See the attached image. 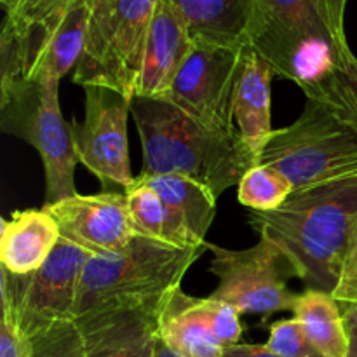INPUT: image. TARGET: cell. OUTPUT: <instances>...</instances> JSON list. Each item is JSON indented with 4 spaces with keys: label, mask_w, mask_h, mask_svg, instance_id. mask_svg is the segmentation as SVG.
I'll return each mask as SVG.
<instances>
[{
    "label": "cell",
    "mask_w": 357,
    "mask_h": 357,
    "mask_svg": "<svg viewBox=\"0 0 357 357\" xmlns=\"http://www.w3.org/2000/svg\"><path fill=\"white\" fill-rule=\"evenodd\" d=\"M204 298L174 289L159 310L157 335L183 357H222L223 345L209 331L204 317Z\"/></svg>",
    "instance_id": "obj_19"
},
{
    "label": "cell",
    "mask_w": 357,
    "mask_h": 357,
    "mask_svg": "<svg viewBox=\"0 0 357 357\" xmlns=\"http://www.w3.org/2000/svg\"><path fill=\"white\" fill-rule=\"evenodd\" d=\"M160 307H121L77 317L84 357H149Z\"/></svg>",
    "instance_id": "obj_14"
},
{
    "label": "cell",
    "mask_w": 357,
    "mask_h": 357,
    "mask_svg": "<svg viewBox=\"0 0 357 357\" xmlns=\"http://www.w3.org/2000/svg\"><path fill=\"white\" fill-rule=\"evenodd\" d=\"M202 307H204L206 323H208V328L213 337L223 347L239 344L244 331L243 323H241L243 314L237 309H234L232 305H229V303L218 302V300L213 298H204Z\"/></svg>",
    "instance_id": "obj_25"
},
{
    "label": "cell",
    "mask_w": 357,
    "mask_h": 357,
    "mask_svg": "<svg viewBox=\"0 0 357 357\" xmlns=\"http://www.w3.org/2000/svg\"><path fill=\"white\" fill-rule=\"evenodd\" d=\"M248 45L302 89L356 58L319 0H253Z\"/></svg>",
    "instance_id": "obj_4"
},
{
    "label": "cell",
    "mask_w": 357,
    "mask_h": 357,
    "mask_svg": "<svg viewBox=\"0 0 357 357\" xmlns=\"http://www.w3.org/2000/svg\"><path fill=\"white\" fill-rule=\"evenodd\" d=\"M124 194L139 236L176 248H199L206 244L187 229L180 216L150 187L135 181Z\"/></svg>",
    "instance_id": "obj_22"
},
{
    "label": "cell",
    "mask_w": 357,
    "mask_h": 357,
    "mask_svg": "<svg viewBox=\"0 0 357 357\" xmlns=\"http://www.w3.org/2000/svg\"><path fill=\"white\" fill-rule=\"evenodd\" d=\"M340 307L349 335L347 357H357V305L356 303H340Z\"/></svg>",
    "instance_id": "obj_30"
},
{
    "label": "cell",
    "mask_w": 357,
    "mask_h": 357,
    "mask_svg": "<svg viewBox=\"0 0 357 357\" xmlns=\"http://www.w3.org/2000/svg\"><path fill=\"white\" fill-rule=\"evenodd\" d=\"M349 0H319L328 21L331 23L333 30L340 37H345V9H347Z\"/></svg>",
    "instance_id": "obj_29"
},
{
    "label": "cell",
    "mask_w": 357,
    "mask_h": 357,
    "mask_svg": "<svg viewBox=\"0 0 357 357\" xmlns=\"http://www.w3.org/2000/svg\"><path fill=\"white\" fill-rule=\"evenodd\" d=\"M265 345L281 357H319L307 340L305 331L296 317L275 321Z\"/></svg>",
    "instance_id": "obj_26"
},
{
    "label": "cell",
    "mask_w": 357,
    "mask_h": 357,
    "mask_svg": "<svg viewBox=\"0 0 357 357\" xmlns=\"http://www.w3.org/2000/svg\"><path fill=\"white\" fill-rule=\"evenodd\" d=\"M93 253L59 239L44 265L30 275H2V316L16 321L24 335L35 337L54 324L75 319L84 267Z\"/></svg>",
    "instance_id": "obj_8"
},
{
    "label": "cell",
    "mask_w": 357,
    "mask_h": 357,
    "mask_svg": "<svg viewBox=\"0 0 357 357\" xmlns=\"http://www.w3.org/2000/svg\"><path fill=\"white\" fill-rule=\"evenodd\" d=\"M305 337L319 357H347L349 335L340 303L331 293L305 289L298 295L295 310Z\"/></svg>",
    "instance_id": "obj_21"
},
{
    "label": "cell",
    "mask_w": 357,
    "mask_h": 357,
    "mask_svg": "<svg viewBox=\"0 0 357 357\" xmlns=\"http://www.w3.org/2000/svg\"><path fill=\"white\" fill-rule=\"evenodd\" d=\"M33 357H84L82 335L75 321L54 324L31 337Z\"/></svg>",
    "instance_id": "obj_24"
},
{
    "label": "cell",
    "mask_w": 357,
    "mask_h": 357,
    "mask_svg": "<svg viewBox=\"0 0 357 357\" xmlns=\"http://www.w3.org/2000/svg\"><path fill=\"white\" fill-rule=\"evenodd\" d=\"M192 45L194 42L173 3L169 0H159L150 24L142 75L135 96H166Z\"/></svg>",
    "instance_id": "obj_15"
},
{
    "label": "cell",
    "mask_w": 357,
    "mask_h": 357,
    "mask_svg": "<svg viewBox=\"0 0 357 357\" xmlns=\"http://www.w3.org/2000/svg\"><path fill=\"white\" fill-rule=\"evenodd\" d=\"M42 208L56 220L61 239L93 255H114L136 236L126 194L103 190L93 195H72Z\"/></svg>",
    "instance_id": "obj_13"
},
{
    "label": "cell",
    "mask_w": 357,
    "mask_h": 357,
    "mask_svg": "<svg viewBox=\"0 0 357 357\" xmlns=\"http://www.w3.org/2000/svg\"><path fill=\"white\" fill-rule=\"evenodd\" d=\"M86 117L73 122V143L79 162L103 185V190H128L136 181L131 173L128 115L131 98L103 86H86Z\"/></svg>",
    "instance_id": "obj_12"
},
{
    "label": "cell",
    "mask_w": 357,
    "mask_h": 357,
    "mask_svg": "<svg viewBox=\"0 0 357 357\" xmlns=\"http://www.w3.org/2000/svg\"><path fill=\"white\" fill-rule=\"evenodd\" d=\"M206 250L208 243L176 248L136 236L119 253L93 255L80 278L75 319L94 310L162 307Z\"/></svg>",
    "instance_id": "obj_5"
},
{
    "label": "cell",
    "mask_w": 357,
    "mask_h": 357,
    "mask_svg": "<svg viewBox=\"0 0 357 357\" xmlns=\"http://www.w3.org/2000/svg\"><path fill=\"white\" fill-rule=\"evenodd\" d=\"M293 192V181L268 164L251 167L237 185V199L241 204L258 213L275 211L291 197Z\"/></svg>",
    "instance_id": "obj_23"
},
{
    "label": "cell",
    "mask_w": 357,
    "mask_h": 357,
    "mask_svg": "<svg viewBox=\"0 0 357 357\" xmlns=\"http://www.w3.org/2000/svg\"><path fill=\"white\" fill-rule=\"evenodd\" d=\"M73 2L77 0H23L20 10L3 20L24 26H52L61 20Z\"/></svg>",
    "instance_id": "obj_27"
},
{
    "label": "cell",
    "mask_w": 357,
    "mask_h": 357,
    "mask_svg": "<svg viewBox=\"0 0 357 357\" xmlns=\"http://www.w3.org/2000/svg\"><path fill=\"white\" fill-rule=\"evenodd\" d=\"M136 181L152 188L187 225V229L206 243V234L215 220L216 197L206 185L180 174H145Z\"/></svg>",
    "instance_id": "obj_20"
},
{
    "label": "cell",
    "mask_w": 357,
    "mask_h": 357,
    "mask_svg": "<svg viewBox=\"0 0 357 357\" xmlns=\"http://www.w3.org/2000/svg\"><path fill=\"white\" fill-rule=\"evenodd\" d=\"M250 225L291 258L305 289L333 293L357 227V180L295 190L275 211H251Z\"/></svg>",
    "instance_id": "obj_2"
},
{
    "label": "cell",
    "mask_w": 357,
    "mask_h": 357,
    "mask_svg": "<svg viewBox=\"0 0 357 357\" xmlns=\"http://www.w3.org/2000/svg\"><path fill=\"white\" fill-rule=\"evenodd\" d=\"M241 54L243 47L194 44L164 100L215 131L236 135L234 94Z\"/></svg>",
    "instance_id": "obj_11"
},
{
    "label": "cell",
    "mask_w": 357,
    "mask_h": 357,
    "mask_svg": "<svg viewBox=\"0 0 357 357\" xmlns=\"http://www.w3.org/2000/svg\"><path fill=\"white\" fill-rule=\"evenodd\" d=\"M58 82L0 80V128L30 143L45 171V204L77 195L72 126L61 115Z\"/></svg>",
    "instance_id": "obj_6"
},
{
    "label": "cell",
    "mask_w": 357,
    "mask_h": 357,
    "mask_svg": "<svg viewBox=\"0 0 357 357\" xmlns=\"http://www.w3.org/2000/svg\"><path fill=\"white\" fill-rule=\"evenodd\" d=\"M213 251L211 272L218 286L209 298L225 302L241 314H261L267 319L274 312L295 310L298 295L289 291L288 279L298 278L291 258L267 237H260L248 250H227L208 243Z\"/></svg>",
    "instance_id": "obj_9"
},
{
    "label": "cell",
    "mask_w": 357,
    "mask_h": 357,
    "mask_svg": "<svg viewBox=\"0 0 357 357\" xmlns=\"http://www.w3.org/2000/svg\"><path fill=\"white\" fill-rule=\"evenodd\" d=\"M93 0H77L54 26H21L3 21L0 80L58 82L75 68L86 47Z\"/></svg>",
    "instance_id": "obj_10"
},
{
    "label": "cell",
    "mask_w": 357,
    "mask_h": 357,
    "mask_svg": "<svg viewBox=\"0 0 357 357\" xmlns=\"http://www.w3.org/2000/svg\"><path fill=\"white\" fill-rule=\"evenodd\" d=\"M157 3L159 0H93L86 47L73 82L110 87L132 100Z\"/></svg>",
    "instance_id": "obj_7"
},
{
    "label": "cell",
    "mask_w": 357,
    "mask_h": 357,
    "mask_svg": "<svg viewBox=\"0 0 357 357\" xmlns=\"http://www.w3.org/2000/svg\"><path fill=\"white\" fill-rule=\"evenodd\" d=\"M131 115L142 138L145 174L192 178L218 199L258 166L239 132L215 131L164 98L135 96Z\"/></svg>",
    "instance_id": "obj_3"
},
{
    "label": "cell",
    "mask_w": 357,
    "mask_h": 357,
    "mask_svg": "<svg viewBox=\"0 0 357 357\" xmlns=\"http://www.w3.org/2000/svg\"><path fill=\"white\" fill-rule=\"evenodd\" d=\"M0 2H2L6 16H13V14H16L17 10H20V7L23 6V0H0Z\"/></svg>",
    "instance_id": "obj_35"
},
{
    "label": "cell",
    "mask_w": 357,
    "mask_h": 357,
    "mask_svg": "<svg viewBox=\"0 0 357 357\" xmlns=\"http://www.w3.org/2000/svg\"><path fill=\"white\" fill-rule=\"evenodd\" d=\"M194 44L244 47L253 0H169Z\"/></svg>",
    "instance_id": "obj_18"
},
{
    "label": "cell",
    "mask_w": 357,
    "mask_h": 357,
    "mask_svg": "<svg viewBox=\"0 0 357 357\" xmlns=\"http://www.w3.org/2000/svg\"><path fill=\"white\" fill-rule=\"evenodd\" d=\"M274 77V68L253 47L244 45L234 94V121L237 132L258 164H261L265 146L274 132L271 119V86Z\"/></svg>",
    "instance_id": "obj_16"
},
{
    "label": "cell",
    "mask_w": 357,
    "mask_h": 357,
    "mask_svg": "<svg viewBox=\"0 0 357 357\" xmlns=\"http://www.w3.org/2000/svg\"><path fill=\"white\" fill-rule=\"evenodd\" d=\"M149 357H183L180 356L178 352H174L173 349L167 347L166 342L162 340V338L157 335L155 340H153V347H152V352H150Z\"/></svg>",
    "instance_id": "obj_34"
},
{
    "label": "cell",
    "mask_w": 357,
    "mask_h": 357,
    "mask_svg": "<svg viewBox=\"0 0 357 357\" xmlns=\"http://www.w3.org/2000/svg\"><path fill=\"white\" fill-rule=\"evenodd\" d=\"M357 272V227H356V232L354 237H352V243H351V250H349L347 255V260H345V267H344V275H342V281L347 278H351L352 274Z\"/></svg>",
    "instance_id": "obj_33"
},
{
    "label": "cell",
    "mask_w": 357,
    "mask_h": 357,
    "mask_svg": "<svg viewBox=\"0 0 357 357\" xmlns=\"http://www.w3.org/2000/svg\"><path fill=\"white\" fill-rule=\"evenodd\" d=\"M0 357H33V342L21 331L16 321L2 316L0 321Z\"/></svg>",
    "instance_id": "obj_28"
},
{
    "label": "cell",
    "mask_w": 357,
    "mask_h": 357,
    "mask_svg": "<svg viewBox=\"0 0 357 357\" xmlns=\"http://www.w3.org/2000/svg\"><path fill=\"white\" fill-rule=\"evenodd\" d=\"M302 91V115L272 132L261 164L282 171L295 190L357 180V58Z\"/></svg>",
    "instance_id": "obj_1"
},
{
    "label": "cell",
    "mask_w": 357,
    "mask_h": 357,
    "mask_svg": "<svg viewBox=\"0 0 357 357\" xmlns=\"http://www.w3.org/2000/svg\"><path fill=\"white\" fill-rule=\"evenodd\" d=\"M331 295L335 296L338 303H356L357 305V272L351 278L340 281V284Z\"/></svg>",
    "instance_id": "obj_32"
},
{
    "label": "cell",
    "mask_w": 357,
    "mask_h": 357,
    "mask_svg": "<svg viewBox=\"0 0 357 357\" xmlns=\"http://www.w3.org/2000/svg\"><path fill=\"white\" fill-rule=\"evenodd\" d=\"M61 239L56 220L42 209H26L2 220L0 264L14 275H30L47 261Z\"/></svg>",
    "instance_id": "obj_17"
},
{
    "label": "cell",
    "mask_w": 357,
    "mask_h": 357,
    "mask_svg": "<svg viewBox=\"0 0 357 357\" xmlns=\"http://www.w3.org/2000/svg\"><path fill=\"white\" fill-rule=\"evenodd\" d=\"M222 357H281V356L272 352L267 345L236 344L223 349Z\"/></svg>",
    "instance_id": "obj_31"
}]
</instances>
